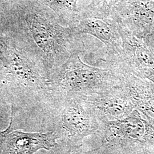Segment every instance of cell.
<instances>
[{
  "mask_svg": "<svg viewBox=\"0 0 154 154\" xmlns=\"http://www.w3.org/2000/svg\"><path fill=\"white\" fill-rule=\"evenodd\" d=\"M53 132H11L4 140L5 154H32L40 149L49 150L55 144Z\"/></svg>",
  "mask_w": 154,
  "mask_h": 154,
  "instance_id": "obj_1",
  "label": "cell"
},
{
  "mask_svg": "<svg viewBox=\"0 0 154 154\" xmlns=\"http://www.w3.org/2000/svg\"><path fill=\"white\" fill-rule=\"evenodd\" d=\"M0 61L9 73L18 78L32 80L35 75L17 51L0 39Z\"/></svg>",
  "mask_w": 154,
  "mask_h": 154,
  "instance_id": "obj_2",
  "label": "cell"
},
{
  "mask_svg": "<svg viewBox=\"0 0 154 154\" xmlns=\"http://www.w3.org/2000/svg\"><path fill=\"white\" fill-rule=\"evenodd\" d=\"M26 22L39 47L46 53L51 51L54 48L55 37L49 23L37 14L28 15Z\"/></svg>",
  "mask_w": 154,
  "mask_h": 154,
  "instance_id": "obj_3",
  "label": "cell"
},
{
  "mask_svg": "<svg viewBox=\"0 0 154 154\" xmlns=\"http://www.w3.org/2000/svg\"><path fill=\"white\" fill-rule=\"evenodd\" d=\"M97 75V70L82 63L66 72L65 79L72 86H82L94 82Z\"/></svg>",
  "mask_w": 154,
  "mask_h": 154,
  "instance_id": "obj_4",
  "label": "cell"
},
{
  "mask_svg": "<svg viewBox=\"0 0 154 154\" xmlns=\"http://www.w3.org/2000/svg\"><path fill=\"white\" fill-rule=\"evenodd\" d=\"M83 33L93 35L103 42L110 41L112 32L110 26L106 22L95 18H88L82 21L80 25Z\"/></svg>",
  "mask_w": 154,
  "mask_h": 154,
  "instance_id": "obj_5",
  "label": "cell"
},
{
  "mask_svg": "<svg viewBox=\"0 0 154 154\" xmlns=\"http://www.w3.org/2000/svg\"><path fill=\"white\" fill-rule=\"evenodd\" d=\"M134 56L142 70L154 67V53L144 44L138 43L135 46Z\"/></svg>",
  "mask_w": 154,
  "mask_h": 154,
  "instance_id": "obj_6",
  "label": "cell"
},
{
  "mask_svg": "<svg viewBox=\"0 0 154 154\" xmlns=\"http://www.w3.org/2000/svg\"><path fill=\"white\" fill-rule=\"evenodd\" d=\"M52 8L58 11H74L78 0H45Z\"/></svg>",
  "mask_w": 154,
  "mask_h": 154,
  "instance_id": "obj_7",
  "label": "cell"
},
{
  "mask_svg": "<svg viewBox=\"0 0 154 154\" xmlns=\"http://www.w3.org/2000/svg\"><path fill=\"white\" fill-rule=\"evenodd\" d=\"M142 70L144 76L154 83V67L144 69Z\"/></svg>",
  "mask_w": 154,
  "mask_h": 154,
  "instance_id": "obj_8",
  "label": "cell"
},
{
  "mask_svg": "<svg viewBox=\"0 0 154 154\" xmlns=\"http://www.w3.org/2000/svg\"><path fill=\"white\" fill-rule=\"evenodd\" d=\"M11 125V123H10L9 126L8 127V128L6 130H5V131H3L0 132V147H1V145H2V144L4 142V140H5V139L6 137L8 134L9 132Z\"/></svg>",
  "mask_w": 154,
  "mask_h": 154,
  "instance_id": "obj_9",
  "label": "cell"
},
{
  "mask_svg": "<svg viewBox=\"0 0 154 154\" xmlns=\"http://www.w3.org/2000/svg\"><path fill=\"white\" fill-rule=\"evenodd\" d=\"M152 33H154V32H152Z\"/></svg>",
  "mask_w": 154,
  "mask_h": 154,
  "instance_id": "obj_10",
  "label": "cell"
}]
</instances>
